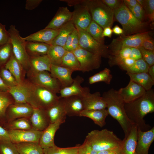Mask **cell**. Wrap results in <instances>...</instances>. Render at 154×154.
Segmentation results:
<instances>
[{"mask_svg":"<svg viewBox=\"0 0 154 154\" xmlns=\"http://www.w3.org/2000/svg\"><path fill=\"white\" fill-rule=\"evenodd\" d=\"M29 68L27 72V75L43 71L50 72L52 64L47 55L29 56Z\"/></svg>","mask_w":154,"mask_h":154,"instance_id":"cell-18","label":"cell"},{"mask_svg":"<svg viewBox=\"0 0 154 154\" xmlns=\"http://www.w3.org/2000/svg\"><path fill=\"white\" fill-rule=\"evenodd\" d=\"M61 66L75 71H80L79 62L72 52L67 51L64 55Z\"/></svg>","mask_w":154,"mask_h":154,"instance_id":"cell-39","label":"cell"},{"mask_svg":"<svg viewBox=\"0 0 154 154\" xmlns=\"http://www.w3.org/2000/svg\"><path fill=\"white\" fill-rule=\"evenodd\" d=\"M77 30L80 48L101 57L108 58L110 52L108 46L97 41L86 31Z\"/></svg>","mask_w":154,"mask_h":154,"instance_id":"cell-9","label":"cell"},{"mask_svg":"<svg viewBox=\"0 0 154 154\" xmlns=\"http://www.w3.org/2000/svg\"><path fill=\"white\" fill-rule=\"evenodd\" d=\"M113 33L116 35H121L123 34V31L121 28L118 25H115L112 29Z\"/></svg>","mask_w":154,"mask_h":154,"instance_id":"cell-62","label":"cell"},{"mask_svg":"<svg viewBox=\"0 0 154 154\" xmlns=\"http://www.w3.org/2000/svg\"><path fill=\"white\" fill-rule=\"evenodd\" d=\"M154 140V127L145 131L137 129L136 150L137 154H148L149 147Z\"/></svg>","mask_w":154,"mask_h":154,"instance_id":"cell-17","label":"cell"},{"mask_svg":"<svg viewBox=\"0 0 154 154\" xmlns=\"http://www.w3.org/2000/svg\"><path fill=\"white\" fill-rule=\"evenodd\" d=\"M123 1L128 9L132 8L138 4L136 0H124Z\"/></svg>","mask_w":154,"mask_h":154,"instance_id":"cell-59","label":"cell"},{"mask_svg":"<svg viewBox=\"0 0 154 154\" xmlns=\"http://www.w3.org/2000/svg\"><path fill=\"white\" fill-rule=\"evenodd\" d=\"M149 66L142 58L136 60L133 65L126 71L127 72L136 74L147 72Z\"/></svg>","mask_w":154,"mask_h":154,"instance_id":"cell-44","label":"cell"},{"mask_svg":"<svg viewBox=\"0 0 154 154\" xmlns=\"http://www.w3.org/2000/svg\"><path fill=\"white\" fill-rule=\"evenodd\" d=\"M5 67L12 74L18 84H22L24 81L27 71L13 53Z\"/></svg>","mask_w":154,"mask_h":154,"instance_id":"cell-26","label":"cell"},{"mask_svg":"<svg viewBox=\"0 0 154 154\" xmlns=\"http://www.w3.org/2000/svg\"><path fill=\"white\" fill-rule=\"evenodd\" d=\"M134 16L137 20L143 22L145 16L143 7L138 3L132 8L128 9Z\"/></svg>","mask_w":154,"mask_h":154,"instance_id":"cell-49","label":"cell"},{"mask_svg":"<svg viewBox=\"0 0 154 154\" xmlns=\"http://www.w3.org/2000/svg\"><path fill=\"white\" fill-rule=\"evenodd\" d=\"M141 53L142 58L149 66L154 65V51L147 50L141 47L138 48Z\"/></svg>","mask_w":154,"mask_h":154,"instance_id":"cell-48","label":"cell"},{"mask_svg":"<svg viewBox=\"0 0 154 154\" xmlns=\"http://www.w3.org/2000/svg\"><path fill=\"white\" fill-rule=\"evenodd\" d=\"M33 109V107L27 104H12L8 107L6 111V123L21 118H30Z\"/></svg>","mask_w":154,"mask_h":154,"instance_id":"cell-14","label":"cell"},{"mask_svg":"<svg viewBox=\"0 0 154 154\" xmlns=\"http://www.w3.org/2000/svg\"><path fill=\"white\" fill-rule=\"evenodd\" d=\"M147 73L154 81V65L149 67Z\"/></svg>","mask_w":154,"mask_h":154,"instance_id":"cell-63","label":"cell"},{"mask_svg":"<svg viewBox=\"0 0 154 154\" xmlns=\"http://www.w3.org/2000/svg\"><path fill=\"white\" fill-rule=\"evenodd\" d=\"M7 130L11 141L15 144L27 142L39 143L42 132V131H37L33 129L25 130Z\"/></svg>","mask_w":154,"mask_h":154,"instance_id":"cell-13","label":"cell"},{"mask_svg":"<svg viewBox=\"0 0 154 154\" xmlns=\"http://www.w3.org/2000/svg\"><path fill=\"white\" fill-rule=\"evenodd\" d=\"M0 76L5 83L10 88L18 85L14 76L5 66L0 69Z\"/></svg>","mask_w":154,"mask_h":154,"instance_id":"cell-45","label":"cell"},{"mask_svg":"<svg viewBox=\"0 0 154 154\" xmlns=\"http://www.w3.org/2000/svg\"><path fill=\"white\" fill-rule=\"evenodd\" d=\"M108 115V111L106 109L84 110L80 113L79 116L89 118L92 119L95 124L102 127L105 125V120Z\"/></svg>","mask_w":154,"mask_h":154,"instance_id":"cell-29","label":"cell"},{"mask_svg":"<svg viewBox=\"0 0 154 154\" xmlns=\"http://www.w3.org/2000/svg\"><path fill=\"white\" fill-rule=\"evenodd\" d=\"M15 144L19 154H43V149L38 143L22 142Z\"/></svg>","mask_w":154,"mask_h":154,"instance_id":"cell-34","label":"cell"},{"mask_svg":"<svg viewBox=\"0 0 154 154\" xmlns=\"http://www.w3.org/2000/svg\"><path fill=\"white\" fill-rule=\"evenodd\" d=\"M112 78L110 70L105 68L103 70L90 76L88 79L89 83L90 84L99 82H104L109 84Z\"/></svg>","mask_w":154,"mask_h":154,"instance_id":"cell-38","label":"cell"},{"mask_svg":"<svg viewBox=\"0 0 154 154\" xmlns=\"http://www.w3.org/2000/svg\"><path fill=\"white\" fill-rule=\"evenodd\" d=\"M103 29L92 20L86 31L98 42L104 44V38L102 36Z\"/></svg>","mask_w":154,"mask_h":154,"instance_id":"cell-40","label":"cell"},{"mask_svg":"<svg viewBox=\"0 0 154 154\" xmlns=\"http://www.w3.org/2000/svg\"><path fill=\"white\" fill-rule=\"evenodd\" d=\"M8 92L13 98L15 103H23L29 104L26 91L22 83L10 88Z\"/></svg>","mask_w":154,"mask_h":154,"instance_id":"cell-36","label":"cell"},{"mask_svg":"<svg viewBox=\"0 0 154 154\" xmlns=\"http://www.w3.org/2000/svg\"><path fill=\"white\" fill-rule=\"evenodd\" d=\"M79 144L71 147L62 148L56 145L43 149V154H77Z\"/></svg>","mask_w":154,"mask_h":154,"instance_id":"cell-41","label":"cell"},{"mask_svg":"<svg viewBox=\"0 0 154 154\" xmlns=\"http://www.w3.org/2000/svg\"><path fill=\"white\" fill-rule=\"evenodd\" d=\"M84 81V79L82 76L79 75L76 76L70 86L61 89L60 92V98L74 96L82 98L85 96L90 92V89L89 87L81 86V84Z\"/></svg>","mask_w":154,"mask_h":154,"instance_id":"cell-15","label":"cell"},{"mask_svg":"<svg viewBox=\"0 0 154 154\" xmlns=\"http://www.w3.org/2000/svg\"><path fill=\"white\" fill-rule=\"evenodd\" d=\"M130 80L142 87L146 91L151 90L154 85V81L147 72H143L136 74H131L127 72Z\"/></svg>","mask_w":154,"mask_h":154,"instance_id":"cell-33","label":"cell"},{"mask_svg":"<svg viewBox=\"0 0 154 154\" xmlns=\"http://www.w3.org/2000/svg\"><path fill=\"white\" fill-rule=\"evenodd\" d=\"M95 151H102L121 146L122 140L112 131L106 129L94 130L89 133L84 142Z\"/></svg>","mask_w":154,"mask_h":154,"instance_id":"cell-4","label":"cell"},{"mask_svg":"<svg viewBox=\"0 0 154 154\" xmlns=\"http://www.w3.org/2000/svg\"><path fill=\"white\" fill-rule=\"evenodd\" d=\"M141 47L147 50L154 51V40L151 36L144 40Z\"/></svg>","mask_w":154,"mask_h":154,"instance_id":"cell-55","label":"cell"},{"mask_svg":"<svg viewBox=\"0 0 154 154\" xmlns=\"http://www.w3.org/2000/svg\"><path fill=\"white\" fill-rule=\"evenodd\" d=\"M142 7L145 16L150 21L153 23L154 20V0H144Z\"/></svg>","mask_w":154,"mask_h":154,"instance_id":"cell-47","label":"cell"},{"mask_svg":"<svg viewBox=\"0 0 154 154\" xmlns=\"http://www.w3.org/2000/svg\"><path fill=\"white\" fill-rule=\"evenodd\" d=\"M131 48H123L113 54H110L109 56L117 58H130Z\"/></svg>","mask_w":154,"mask_h":154,"instance_id":"cell-51","label":"cell"},{"mask_svg":"<svg viewBox=\"0 0 154 154\" xmlns=\"http://www.w3.org/2000/svg\"><path fill=\"white\" fill-rule=\"evenodd\" d=\"M27 79L32 83L44 87L57 94L62 88L60 83L57 79L52 77L47 71L27 75Z\"/></svg>","mask_w":154,"mask_h":154,"instance_id":"cell-11","label":"cell"},{"mask_svg":"<svg viewBox=\"0 0 154 154\" xmlns=\"http://www.w3.org/2000/svg\"><path fill=\"white\" fill-rule=\"evenodd\" d=\"M118 92L125 103L131 102L144 94L146 91L141 86L130 80L128 85Z\"/></svg>","mask_w":154,"mask_h":154,"instance_id":"cell-16","label":"cell"},{"mask_svg":"<svg viewBox=\"0 0 154 154\" xmlns=\"http://www.w3.org/2000/svg\"><path fill=\"white\" fill-rule=\"evenodd\" d=\"M136 1L142 7L144 3V0H136Z\"/></svg>","mask_w":154,"mask_h":154,"instance_id":"cell-64","label":"cell"},{"mask_svg":"<svg viewBox=\"0 0 154 154\" xmlns=\"http://www.w3.org/2000/svg\"><path fill=\"white\" fill-rule=\"evenodd\" d=\"M97 154H123V153L121 146L99 152L97 153Z\"/></svg>","mask_w":154,"mask_h":154,"instance_id":"cell-56","label":"cell"},{"mask_svg":"<svg viewBox=\"0 0 154 154\" xmlns=\"http://www.w3.org/2000/svg\"><path fill=\"white\" fill-rule=\"evenodd\" d=\"M10 141L8 131L0 126V141Z\"/></svg>","mask_w":154,"mask_h":154,"instance_id":"cell-57","label":"cell"},{"mask_svg":"<svg viewBox=\"0 0 154 154\" xmlns=\"http://www.w3.org/2000/svg\"><path fill=\"white\" fill-rule=\"evenodd\" d=\"M113 31L111 27H107L105 28L103 31L102 36L103 38L105 37L111 38L112 36Z\"/></svg>","mask_w":154,"mask_h":154,"instance_id":"cell-60","label":"cell"},{"mask_svg":"<svg viewBox=\"0 0 154 154\" xmlns=\"http://www.w3.org/2000/svg\"><path fill=\"white\" fill-rule=\"evenodd\" d=\"M13 54L11 42L0 46V69L5 66Z\"/></svg>","mask_w":154,"mask_h":154,"instance_id":"cell-43","label":"cell"},{"mask_svg":"<svg viewBox=\"0 0 154 154\" xmlns=\"http://www.w3.org/2000/svg\"><path fill=\"white\" fill-rule=\"evenodd\" d=\"M8 31L10 36L13 54L27 72L29 69L30 64L29 56L26 48V41L20 36L19 31L15 25H11Z\"/></svg>","mask_w":154,"mask_h":154,"instance_id":"cell-7","label":"cell"},{"mask_svg":"<svg viewBox=\"0 0 154 154\" xmlns=\"http://www.w3.org/2000/svg\"><path fill=\"white\" fill-rule=\"evenodd\" d=\"M51 45L35 42L26 41V51L29 56H36L47 54Z\"/></svg>","mask_w":154,"mask_h":154,"instance_id":"cell-30","label":"cell"},{"mask_svg":"<svg viewBox=\"0 0 154 154\" xmlns=\"http://www.w3.org/2000/svg\"><path fill=\"white\" fill-rule=\"evenodd\" d=\"M80 64V71L88 72L98 69L101 63V57L80 47L72 52Z\"/></svg>","mask_w":154,"mask_h":154,"instance_id":"cell-10","label":"cell"},{"mask_svg":"<svg viewBox=\"0 0 154 154\" xmlns=\"http://www.w3.org/2000/svg\"><path fill=\"white\" fill-rule=\"evenodd\" d=\"M72 16V12L67 7H60L54 17L45 27L58 30L70 21Z\"/></svg>","mask_w":154,"mask_h":154,"instance_id":"cell-21","label":"cell"},{"mask_svg":"<svg viewBox=\"0 0 154 154\" xmlns=\"http://www.w3.org/2000/svg\"><path fill=\"white\" fill-rule=\"evenodd\" d=\"M97 152L85 142L79 145L77 154H97Z\"/></svg>","mask_w":154,"mask_h":154,"instance_id":"cell-52","label":"cell"},{"mask_svg":"<svg viewBox=\"0 0 154 154\" xmlns=\"http://www.w3.org/2000/svg\"><path fill=\"white\" fill-rule=\"evenodd\" d=\"M5 27V25L0 22V46L11 42L9 33Z\"/></svg>","mask_w":154,"mask_h":154,"instance_id":"cell-50","label":"cell"},{"mask_svg":"<svg viewBox=\"0 0 154 154\" xmlns=\"http://www.w3.org/2000/svg\"><path fill=\"white\" fill-rule=\"evenodd\" d=\"M74 71L62 66L52 64L50 72L52 77L59 80L62 88L68 86L72 83L74 79L72 78V74Z\"/></svg>","mask_w":154,"mask_h":154,"instance_id":"cell-20","label":"cell"},{"mask_svg":"<svg viewBox=\"0 0 154 154\" xmlns=\"http://www.w3.org/2000/svg\"><path fill=\"white\" fill-rule=\"evenodd\" d=\"M124 108L127 117L137 128L143 131H148L151 126L144 119L147 114L154 112V90L146 91L139 98L128 103H125Z\"/></svg>","mask_w":154,"mask_h":154,"instance_id":"cell-1","label":"cell"},{"mask_svg":"<svg viewBox=\"0 0 154 154\" xmlns=\"http://www.w3.org/2000/svg\"><path fill=\"white\" fill-rule=\"evenodd\" d=\"M137 128L134 125L127 137L122 140L121 145L123 154H137L136 150Z\"/></svg>","mask_w":154,"mask_h":154,"instance_id":"cell-28","label":"cell"},{"mask_svg":"<svg viewBox=\"0 0 154 154\" xmlns=\"http://www.w3.org/2000/svg\"><path fill=\"white\" fill-rule=\"evenodd\" d=\"M10 88L4 82L0 76V91L5 92H9Z\"/></svg>","mask_w":154,"mask_h":154,"instance_id":"cell-61","label":"cell"},{"mask_svg":"<svg viewBox=\"0 0 154 154\" xmlns=\"http://www.w3.org/2000/svg\"><path fill=\"white\" fill-rule=\"evenodd\" d=\"M130 58L135 60L142 58L141 54L139 48H131Z\"/></svg>","mask_w":154,"mask_h":154,"instance_id":"cell-58","label":"cell"},{"mask_svg":"<svg viewBox=\"0 0 154 154\" xmlns=\"http://www.w3.org/2000/svg\"><path fill=\"white\" fill-rule=\"evenodd\" d=\"M76 28L71 20L68 22L59 29L58 33L53 40L51 45L64 47L68 37Z\"/></svg>","mask_w":154,"mask_h":154,"instance_id":"cell-31","label":"cell"},{"mask_svg":"<svg viewBox=\"0 0 154 154\" xmlns=\"http://www.w3.org/2000/svg\"><path fill=\"white\" fill-rule=\"evenodd\" d=\"M102 1L112 10L114 11L118 8L123 2L120 0H102Z\"/></svg>","mask_w":154,"mask_h":154,"instance_id":"cell-53","label":"cell"},{"mask_svg":"<svg viewBox=\"0 0 154 154\" xmlns=\"http://www.w3.org/2000/svg\"><path fill=\"white\" fill-rule=\"evenodd\" d=\"M148 31L129 36L121 35L113 39L108 46L110 55L125 48H139L141 47L143 41L150 37Z\"/></svg>","mask_w":154,"mask_h":154,"instance_id":"cell-8","label":"cell"},{"mask_svg":"<svg viewBox=\"0 0 154 154\" xmlns=\"http://www.w3.org/2000/svg\"><path fill=\"white\" fill-rule=\"evenodd\" d=\"M66 52L62 46L51 45L47 55L52 64L61 66L62 58Z\"/></svg>","mask_w":154,"mask_h":154,"instance_id":"cell-35","label":"cell"},{"mask_svg":"<svg viewBox=\"0 0 154 154\" xmlns=\"http://www.w3.org/2000/svg\"><path fill=\"white\" fill-rule=\"evenodd\" d=\"M0 154H19L15 144L11 141H0Z\"/></svg>","mask_w":154,"mask_h":154,"instance_id":"cell-46","label":"cell"},{"mask_svg":"<svg viewBox=\"0 0 154 154\" xmlns=\"http://www.w3.org/2000/svg\"><path fill=\"white\" fill-rule=\"evenodd\" d=\"M15 103L14 100L8 92L0 91V126L6 123V112L8 107Z\"/></svg>","mask_w":154,"mask_h":154,"instance_id":"cell-32","label":"cell"},{"mask_svg":"<svg viewBox=\"0 0 154 154\" xmlns=\"http://www.w3.org/2000/svg\"><path fill=\"white\" fill-rule=\"evenodd\" d=\"M23 84L27 94L29 104L33 108L46 110L56 104L60 98L56 94L32 83L27 79H25Z\"/></svg>","mask_w":154,"mask_h":154,"instance_id":"cell-3","label":"cell"},{"mask_svg":"<svg viewBox=\"0 0 154 154\" xmlns=\"http://www.w3.org/2000/svg\"><path fill=\"white\" fill-rule=\"evenodd\" d=\"M114 18L122 26L121 35L129 36L146 32L149 24L141 22L132 15L123 1L120 6L114 11Z\"/></svg>","mask_w":154,"mask_h":154,"instance_id":"cell-5","label":"cell"},{"mask_svg":"<svg viewBox=\"0 0 154 154\" xmlns=\"http://www.w3.org/2000/svg\"><path fill=\"white\" fill-rule=\"evenodd\" d=\"M45 110L50 123L58 121L63 123L65 121L67 115L62 98L56 104Z\"/></svg>","mask_w":154,"mask_h":154,"instance_id":"cell-27","label":"cell"},{"mask_svg":"<svg viewBox=\"0 0 154 154\" xmlns=\"http://www.w3.org/2000/svg\"><path fill=\"white\" fill-rule=\"evenodd\" d=\"M64 123L61 121L50 123L43 131L39 142L40 146L43 148H49L55 145L54 137L55 133L60 125Z\"/></svg>","mask_w":154,"mask_h":154,"instance_id":"cell-22","label":"cell"},{"mask_svg":"<svg viewBox=\"0 0 154 154\" xmlns=\"http://www.w3.org/2000/svg\"><path fill=\"white\" fill-rule=\"evenodd\" d=\"M77 4L87 6L92 20L103 29L107 27H112L114 21V11L101 0H77Z\"/></svg>","mask_w":154,"mask_h":154,"instance_id":"cell-6","label":"cell"},{"mask_svg":"<svg viewBox=\"0 0 154 154\" xmlns=\"http://www.w3.org/2000/svg\"><path fill=\"white\" fill-rule=\"evenodd\" d=\"M84 110H101L106 109V104L98 92H90L82 98Z\"/></svg>","mask_w":154,"mask_h":154,"instance_id":"cell-25","label":"cell"},{"mask_svg":"<svg viewBox=\"0 0 154 154\" xmlns=\"http://www.w3.org/2000/svg\"><path fill=\"white\" fill-rule=\"evenodd\" d=\"M102 97L106 103L109 114L118 122L123 131L124 138H126L135 125L127 116L124 108L125 102L118 90L113 88L104 92Z\"/></svg>","mask_w":154,"mask_h":154,"instance_id":"cell-2","label":"cell"},{"mask_svg":"<svg viewBox=\"0 0 154 154\" xmlns=\"http://www.w3.org/2000/svg\"><path fill=\"white\" fill-rule=\"evenodd\" d=\"M79 47L78 33L76 28L68 37L64 47L67 51L73 52Z\"/></svg>","mask_w":154,"mask_h":154,"instance_id":"cell-42","label":"cell"},{"mask_svg":"<svg viewBox=\"0 0 154 154\" xmlns=\"http://www.w3.org/2000/svg\"><path fill=\"white\" fill-rule=\"evenodd\" d=\"M75 6L71 20L77 29L86 31L92 20L88 9L82 4Z\"/></svg>","mask_w":154,"mask_h":154,"instance_id":"cell-12","label":"cell"},{"mask_svg":"<svg viewBox=\"0 0 154 154\" xmlns=\"http://www.w3.org/2000/svg\"><path fill=\"white\" fill-rule=\"evenodd\" d=\"M66 115L79 116L84 108L82 98L77 96H71L62 98Z\"/></svg>","mask_w":154,"mask_h":154,"instance_id":"cell-23","label":"cell"},{"mask_svg":"<svg viewBox=\"0 0 154 154\" xmlns=\"http://www.w3.org/2000/svg\"><path fill=\"white\" fill-rule=\"evenodd\" d=\"M58 31L59 30L45 28L25 37H22V38L27 42H38L51 45Z\"/></svg>","mask_w":154,"mask_h":154,"instance_id":"cell-19","label":"cell"},{"mask_svg":"<svg viewBox=\"0 0 154 154\" xmlns=\"http://www.w3.org/2000/svg\"><path fill=\"white\" fill-rule=\"evenodd\" d=\"M30 121L33 129L41 131L44 130L50 123L46 110L38 108H33Z\"/></svg>","mask_w":154,"mask_h":154,"instance_id":"cell-24","label":"cell"},{"mask_svg":"<svg viewBox=\"0 0 154 154\" xmlns=\"http://www.w3.org/2000/svg\"><path fill=\"white\" fill-rule=\"evenodd\" d=\"M28 118H21L6 123L3 127L7 130H29L33 129Z\"/></svg>","mask_w":154,"mask_h":154,"instance_id":"cell-37","label":"cell"},{"mask_svg":"<svg viewBox=\"0 0 154 154\" xmlns=\"http://www.w3.org/2000/svg\"><path fill=\"white\" fill-rule=\"evenodd\" d=\"M42 0H27L26 1L25 8L32 10L37 7L42 1Z\"/></svg>","mask_w":154,"mask_h":154,"instance_id":"cell-54","label":"cell"}]
</instances>
